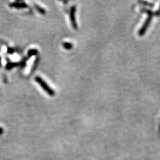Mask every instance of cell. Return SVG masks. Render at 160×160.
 I'll use <instances>...</instances> for the list:
<instances>
[{"mask_svg":"<svg viewBox=\"0 0 160 160\" xmlns=\"http://www.w3.org/2000/svg\"><path fill=\"white\" fill-rule=\"evenodd\" d=\"M141 11L143 13H147L148 14V17L147 18L145 23L143 25V26L141 27V29L138 31V35L139 36H143L145 34V31L147 30V28L149 27L150 23L152 20V17L154 15V13L150 10H148L147 9H141Z\"/></svg>","mask_w":160,"mask_h":160,"instance_id":"1","label":"cell"},{"mask_svg":"<svg viewBox=\"0 0 160 160\" xmlns=\"http://www.w3.org/2000/svg\"><path fill=\"white\" fill-rule=\"evenodd\" d=\"M35 81L37 83H38L42 89L45 91L48 94L51 96H53L55 95L54 91L51 89V88L47 85V84L44 81V80L40 77H36Z\"/></svg>","mask_w":160,"mask_h":160,"instance_id":"2","label":"cell"},{"mask_svg":"<svg viewBox=\"0 0 160 160\" xmlns=\"http://www.w3.org/2000/svg\"><path fill=\"white\" fill-rule=\"evenodd\" d=\"M75 12H76L75 6H73L71 8L69 18H70V21L72 24V26H73V27L75 29H77L78 28V26H77V21L75 20Z\"/></svg>","mask_w":160,"mask_h":160,"instance_id":"3","label":"cell"},{"mask_svg":"<svg viewBox=\"0 0 160 160\" xmlns=\"http://www.w3.org/2000/svg\"><path fill=\"white\" fill-rule=\"evenodd\" d=\"M63 46L64 47V48L66 49L69 50L71 49H72V47H73V45H72L70 42H64L63 43Z\"/></svg>","mask_w":160,"mask_h":160,"instance_id":"4","label":"cell"},{"mask_svg":"<svg viewBox=\"0 0 160 160\" xmlns=\"http://www.w3.org/2000/svg\"><path fill=\"white\" fill-rule=\"evenodd\" d=\"M36 9H37V10L39 12V13H41V14H45V13H46V11H45V9H42V7H41L40 6H37V5H36Z\"/></svg>","mask_w":160,"mask_h":160,"instance_id":"5","label":"cell"},{"mask_svg":"<svg viewBox=\"0 0 160 160\" xmlns=\"http://www.w3.org/2000/svg\"><path fill=\"white\" fill-rule=\"evenodd\" d=\"M15 7H16L17 8H25L27 7V6L25 3H20V4L15 3Z\"/></svg>","mask_w":160,"mask_h":160,"instance_id":"6","label":"cell"},{"mask_svg":"<svg viewBox=\"0 0 160 160\" xmlns=\"http://www.w3.org/2000/svg\"><path fill=\"white\" fill-rule=\"evenodd\" d=\"M37 53V51L36 49H31L29 51V56H33L36 55Z\"/></svg>","mask_w":160,"mask_h":160,"instance_id":"7","label":"cell"},{"mask_svg":"<svg viewBox=\"0 0 160 160\" xmlns=\"http://www.w3.org/2000/svg\"><path fill=\"white\" fill-rule=\"evenodd\" d=\"M140 3H141L142 4H143L144 5H147V6H149L150 7H154V4L149 3L147 1H139Z\"/></svg>","mask_w":160,"mask_h":160,"instance_id":"8","label":"cell"},{"mask_svg":"<svg viewBox=\"0 0 160 160\" xmlns=\"http://www.w3.org/2000/svg\"><path fill=\"white\" fill-rule=\"evenodd\" d=\"M154 15H155L156 16L160 15V7H159V10H158L155 13H154Z\"/></svg>","mask_w":160,"mask_h":160,"instance_id":"9","label":"cell"},{"mask_svg":"<svg viewBox=\"0 0 160 160\" xmlns=\"http://www.w3.org/2000/svg\"><path fill=\"white\" fill-rule=\"evenodd\" d=\"M1 133H2V129H1V128H0V134Z\"/></svg>","mask_w":160,"mask_h":160,"instance_id":"10","label":"cell"}]
</instances>
